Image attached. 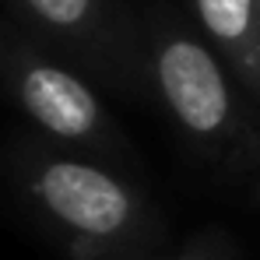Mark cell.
<instances>
[{"instance_id": "6da1fadb", "label": "cell", "mask_w": 260, "mask_h": 260, "mask_svg": "<svg viewBox=\"0 0 260 260\" xmlns=\"http://www.w3.org/2000/svg\"><path fill=\"white\" fill-rule=\"evenodd\" d=\"M25 190L74 260H116L148 232V201L102 166L43 155L25 169Z\"/></svg>"}, {"instance_id": "7a4b0ae2", "label": "cell", "mask_w": 260, "mask_h": 260, "mask_svg": "<svg viewBox=\"0 0 260 260\" xmlns=\"http://www.w3.org/2000/svg\"><path fill=\"white\" fill-rule=\"evenodd\" d=\"M155 91L173 123L193 144L221 148L239 130V106L211 46L183 28H166L151 49Z\"/></svg>"}, {"instance_id": "3957f363", "label": "cell", "mask_w": 260, "mask_h": 260, "mask_svg": "<svg viewBox=\"0 0 260 260\" xmlns=\"http://www.w3.org/2000/svg\"><path fill=\"white\" fill-rule=\"evenodd\" d=\"M14 95L32 123L67 144H99L113 137V123L95 99V91L71 71L43 56H18L14 63Z\"/></svg>"}, {"instance_id": "277c9868", "label": "cell", "mask_w": 260, "mask_h": 260, "mask_svg": "<svg viewBox=\"0 0 260 260\" xmlns=\"http://www.w3.org/2000/svg\"><path fill=\"white\" fill-rule=\"evenodd\" d=\"M190 11L229 71L260 99V4L257 0H190Z\"/></svg>"}, {"instance_id": "5b68a950", "label": "cell", "mask_w": 260, "mask_h": 260, "mask_svg": "<svg viewBox=\"0 0 260 260\" xmlns=\"http://www.w3.org/2000/svg\"><path fill=\"white\" fill-rule=\"evenodd\" d=\"M21 7L63 39L88 43L102 32V0H21Z\"/></svg>"}, {"instance_id": "8992f818", "label": "cell", "mask_w": 260, "mask_h": 260, "mask_svg": "<svg viewBox=\"0 0 260 260\" xmlns=\"http://www.w3.org/2000/svg\"><path fill=\"white\" fill-rule=\"evenodd\" d=\"M173 260H236V243L221 229H204Z\"/></svg>"}, {"instance_id": "52a82bcc", "label": "cell", "mask_w": 260, "mask_h": 260, "mask_svg": "<svg viewBox=\"0 0 260 260\" xmlns=\"http://www.w3.org/2000/svg\"><path fill=\"white\" fill-rule=\"evenodd\" d=\"M257 4H260V0H257Z\"/></svg>"}]
</instances>
